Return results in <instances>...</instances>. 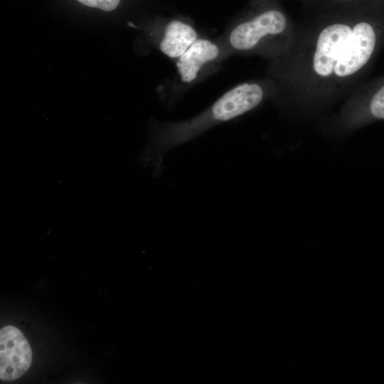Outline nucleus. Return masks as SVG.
<instances>
[{
	"label": "nucleus",
	"mask_w": 384,
	"mask_h": 384,
	"mask_svg": "<svg viewBox=\"0 0 384 384\" xmlns=\"http://www.w3.org/2000/svg\"><path fill=\"white\" fill-rule=\"evenodd\" d=\"M82 4L92 7L97 8L105 11H111L114 10L119 5L120 0H77Z\"/></svg>",
	"instance_id": "9"
},
{
	"label": "nucleus",
	"mask_w": 384,
	"mask_h": 384,
	"mask_svg": "<svg viewBox=\"0 0 384 384\" xmlns=\"http://www.w3.org/2000/svg\"><path fill=\"white\" fill-rule=\"evenodd\" d=\"M32 362L31 346L22 332L14 326L0 330V378L12 381L23 375Z\"/></svg>",
	"instance_id": "3"
},
{
	"label": "nucleus",
	"mask_w": 384,
	"mask_h": 384,
	"mask_svg": "<svg viewBox=\"0 0 384 384\" xmlns=\"http://www.w3.org/2000/svg\"><path fill=\"white\" fill-rule=\"evenodd\" d=\"M287 19L279 11L270 9L237 23L230 30L228 43L232 50L248 51L256 48L269 36L281 34Z\"/></svg>",
	"instance_id": "2"
},
{
	"label": "nucleus",
	"mask_w": 384,
	"mask_h": 384,
	"mask_svg": "<svg viewBox=\"0 0 384 384\" xmlns=\"http://www.w3.org/2000/svg\"><path fill=\"white\" fill-rule=\"evenodd\" d=\"M369 110L374 117L384 119V85L372 97Z\"/></svg>",
	"instance_id": "8"
},
{
	"label": "nucleus",
	"mask_w": 384,
	"mask_h": 384,
	"mask_svg": "<svg viewBox=\"0 0 384 384\" xmlns=\"http://www.w3.org/2000/svg\"><path fill=\"white\" fill-rule=\"evenodd\" d=\"M375 46V35L372 26L366 22L357 23L336 62L334 73L338 77L354 74L367 63Z\"/></svg>",
	"instance_id": "4"
},
{
	"label": "nucleus",
	"mask_w": 384,
	"mask_h": 384,
	"mask_svg": "<svg viewBox=\"0 0 384 384\" xmlns=\"http://www.w3.org/2000/svg\"><path fill=\"white\" fill-rule=\"evenodd\" d=\"M263 96V90L257 83L245 82L229 90L195 117L164 125L142 151L140 163L151 167L154 175L159 176L162 172L163 157L167 151L215 125L250 111L262 102Z\"/></svg>",
	"instance_id": "1"
},
{
	"label": "nucleus",
	"mask_w": 384,
	"mask_h": 384,
	"mask_svg": "<svg viewBox=\"0 0 384 384\" xmlns=\"http://www.w3.org/2000/svg\"><path fill=\"white\" fill-rule=\"evenodd\" d=\"M352 31L349 26L343 23H334L321 31L313 57V68L317 75L327 77L334 73L336 62Z\"/></svg>",
	"instance_id": "5"
},
{
	"label": "nucleus",
	"mask_w": 384,
	"mask_h": 384,
	"mask_svg": "<svg viewBox=\"0 0 384 384\" xmlns=\"http://www.w3.org/2000/svg\"><path fill=\"white\" fill-rule=\"evenodd\" d=\"M220 55V48L206 38H198L176 60V68L181 81L190 84L196 80L201 70Z\"/></svg>",
	"instance_id": "6"
},
{
	"label": "nucleus",
	"mask_w": 384,
	"mask_h": 384,
	"mask_svg": "<svg viewBox=\"0 0 384 384\" xmlns=\"http://www.w3.org/2000/svg\"><path fill=\"white\" fill-rule=\"evenodd\" d=\"M198 38L196 30L192 25L183 20L174 19L165 28L159 48L169 58L177 60Z\"/></svg>",
	"instance_id": "7"
}]
</instances>
